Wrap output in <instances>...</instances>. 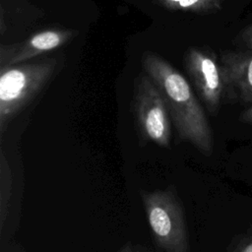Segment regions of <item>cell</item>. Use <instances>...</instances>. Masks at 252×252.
Segmentation results:
<instances>
[{
  "mask_svg": "<svg viewBox=\"0 0 252 252\" xmlns=\"http://www.w3.org/2000/svg\"><path fill=\"white\" fill-rule=\"evenodd\" d=\"M119 252H134L131 245L130 244H126L125 246L122 247V249Z\"/></svg>",
  "mask_w": 252,
  "mask_h": 252,
  "instance_id": "13",
  "label": "cell"
},
{
  "mask_svg": "<svg viewBox=\"0 0 252 252\" xmlns=\"http://www.w3.org/2000/svg\"><path fill=\"white\" fill-rule=\"evenodd\" d=\"M58 66L56 58L0 67V134L47 85Z\"/></svg>",
  "mask_w": 252,
  "mask_h": 252,
  "instance_id": "2",
  "label": "cell"
},
{
  "mask_svg": "<svg viewBox=\"0 0 252 252\" xmlns=\"http://www.w3.org/2000/svg\"><path fill=\"white\" fill-rule=\"evenodd\" d=\"M146 218L156 243L165 252H189L184 212L169 190L142 191Z\"/></svg>",
  "mask_w": 252,
  "mask_h": 252,
  "instance_id": "3",
  "label": "cell"
},
{
  "mask_svg": "<svg viewBox=\"0 0 252 252\" xmlns=\"http://www.w3.org/2000/svg\"><path fill=\"white\" fill-rule=\"evenodd\" d=\"M235 252H252V236L244 239L237 246Z\"/></svg>",
  "mask_w": 252,
  "mask_h": 252,
  "instance_id": "11",
  "label": "cell"
},
{
  "mask_svg": "<svg viewBox=\"0 0 252 252\" xmlns=\"http://www.w3.org/2000/svg\"><path fill=\"white\" fill-rule=\"evenodd\" d=\"M78 32L69 29H50L34 33L28 39L0 45V67L28 62L35 56L47 53L72 40Z\"/></svg>",
  "mask_w": 252,
  "mask_h": 252,
  "instance_id": "6",
  "label": "cell"
},
{
  "mask_svg": "<svg viewBox=\"0 0 252 252\" xmlns=\"http://www.w3.org/2000/svg\"><path fill=\"white\" fill-rule=\"evenodd\" d=\"M133 102L141 136L161 148H169L171 119L168 108L161 93L147 74L137 81Z\"/></svg>",
  "mask_w": 252,
  "mask_h": 252,
  "instance_id": "4",
  "label": "cell"
},
{
  "mask_svg": "<svg viewBox=\"0 0 252 252\" xmlns=\"http://www.w3.org/2000/svg\"><path fill=\"white\" fill-rule=\"evenodd\" d=\"M159 5L171 11L212 14L220 10L225 0H156Z\"/></svg>",
  "mask_w": 252,
  "mask_h": 252,
  "instance_id": "8",
  "label": "cell"
},
{
  "mask_svg": "<svg viewBox=\"0 0 252 252\" xmlns=\"http://www.w3.org/2000/svg\"><path fill=\"white\" fill-rule=\"evenodd\" d=\"M185 67L206 108L216 114L226 86L215 54L206 49L191 47L185 54Z\"/></svg>",
  "mask_w": 252,
  "mask_h": 252,
  "instance_id": "5",
  "label": "cell"
},
{
  "mask_svg": "<svg viewBox=\"0 0 252 252\" xmlns=\"http://www.w3.org/2000/svg\"><path fill=\"white\" fill-rule=\"evenodd\" d=\"M143 65L165 100L178 137L210 155L214 146L212 128L187 80L157 53H145Z\"/></svg>",
  "mask_w": 252,
  "mask_h": 252,
  "instance_id": "1",
  "label": "cell"
},
{
  "mask_svg": "<svg viewBox=\"0 0 252 252\" xmlns=\"http://www.w3.org/2000/svg\"><path fill=\"white\" fill-rule=\"evenodd\" d=\"M239 41L245 47L252 49V25L246 27L239 33Z\"/></svg>",
  "mask_w": 252,
  "mask_h": 252,
  "instance_id": "10",
  "label": "cell"
},
{
  "mask_svg": "<svg viewBox=\"0 0 252 252\" xmlns=\"http://www.w3.org/2000/svg\"><path fill=\"white\" fill-rule=\"evenodd\" d=\"M12 170L3 149L0 155V229H3L9 213L12 195Z\"/></svg>",
  "mask_w": 252,
  "mask_h": 252,
  "instance_id": "9",
  "label": "cell"
},
{
  "mask_svg": "<svg viewBox=\"0 0 252 252\" xmlns=\"http://www.w3.org/2000/svg\"><path fill=\"white\" fill-rule=\"evenodd\" d=\"M239 119L243 123L252 124V105L241 112V114L239 116Z\"/></svg>",
  "mask_w": 252,
  "mask_h": 252,
  "instance_id": "12",
  "label": "cell"
},
{
  "mask_svg": "<svg viewBox=\"0 0 252 252\" xmlns=\"http://www.w3.org/2000/svg\"><path fill=\"white\" fill-rule=\"evenodd\" d=\"M220 67L226 87L237 90L242 101L252 102V51H225Z\"/></svg>",
  "mask_w": 252,
  "mask_h": 252,
  "instance_id": "7",
  "label": "cell"
}]
</instances>
